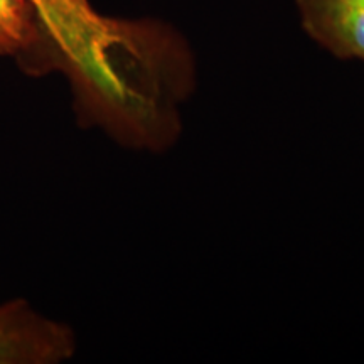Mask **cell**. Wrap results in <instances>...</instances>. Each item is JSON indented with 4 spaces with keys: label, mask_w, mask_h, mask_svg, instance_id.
<instances>
[{
    "label": "cell",
    "mask_w": 364,
    "mask_h": 364,
    "mask_svg": "<svg viewBox=\"0 0 364 364\" xmlns=\"http://www.w3.org/2000/svg\"><path fill=\"white\" fill-rule=\"evenodd\" d=\"M70 329L41 317L26 302L0 306V364H46L70 358Z\"/></svg>",
    "instance_id": "obj_1"
},
{
    "label": "cell",
    "mask_w": 364,
    "mask_h": 364,
    "mask_svg": "<svg viewBox=\"0 0 364 364\" xmlns=\"http://www.w3.org/2000/svg\"><path fill=\"white\" fill-rule=\"evenodd\" d=\"M63 53L90 73H105L103 49L110 29L91 11L86 0H27Z\"/></svg>",
    "instance_id": "obj_2"
},
{
    "label": "cell",
    "mask_w": 364,
    "mask_h": 364,
    "mask_svg": "<svg viewBox=\"0 0 364 364\" xmlns=\"http://www.w3.org/2000/svg\"><path fill=\"white\" fill-rule=\"evenodd\" d=\"M304 29L343 59L364 61V0H297Z\"/></svg>",
    "instance_id": "obj_3"
},
{
    "label": "cell",
    "mask_w": 364,
    "mask_h": 364,
    "mask_svg": "<svg viewBox=\"0 0 364 364\" xmlns=\"http://www.w3.org/2000/svg\"><path fill=\"white\" fill-rule=\"evenodd\" d=\"M27 0H0V43L4 49L24 46L34 34Z\"/></svg>",
    "instance_id": "obj_4"
},
{
    "label": "cell",
    "mask_w": 364,
    "mask_h": 364,
    "mask_svg": "<svg viewBox=\"0 0 364 364\" xmlns=\"http://www.w3.org/2000/svg\"><path fill=\"white\" fill-rule=\"evenodd\" d=\"M0 51H4V48H2V43H0Z\"/></svg>",
    "instance_id": "obj_5"
}]
</instances>
